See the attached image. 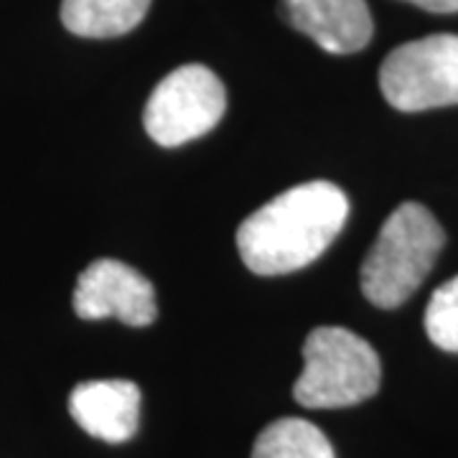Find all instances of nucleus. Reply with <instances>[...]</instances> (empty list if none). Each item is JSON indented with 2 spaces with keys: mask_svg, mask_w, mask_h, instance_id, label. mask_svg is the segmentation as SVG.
<instances>
[{
  "mask_svg": "<svg viewBox=\"0 0 458 458\" xmlns=\"http://www.w3.org/2000/svg\"><path fill=\"white\" fill-rule=\"evenodd\" d=\"M349 216L336 183L309 181L270 199L237 229L242 262L258 276H288L324 255Z\"/></svg>",
  "mask_w": 458,
  "mask_h": 458,
  "instance_id": "1",
  "label": "nucleus"
},
{
  "mask_svg": "<svg viewBox=\"0 0 458 458\" xmlns=\"http://www.w3.org/2000/svg\"><path fill=\"white\" fill-rule=\"evenodd\" d=\"M443 245L445 232L423 204H400L361 262V293L377 309L403 306L423 285Z\"/></svg>",
  "mask_w": 458,
  "mask_h": 458,
  "instance_id": "2",
  "label": "nucleus"
},
{
  "mask_svg": "<svg viewBox=\"0 0 458 458\" xmlns=\"http://www.w3.org/2000/svg\"><path fill=\"white\" fill-rule=\"evenodd\" d=\"M303 372L293 387L295 403L303 408H352L379 390V357L349 328H313L303 344Z\"/></svg>",
  "mask_w": 458,
  "mask_h": 458,
  "instance_id": "3",
  "label": "nucleus"
},
{
  "mask_svg": "<svg viewBox=\"0 0 458 458\" xmlns=\"http://www.w3.org/2000/svg\"><path fill=\"white\" fill-rule=\"evenodd\" d=\"M379 89L400 113L458 105V36L436 33L390 51L379 66Z\"/></svg>",
  "mask_w": 458,
  "mask_h": 458,
  "instance_id": "4",
  "label": "nucleus"
},
{
  "mask_svg": "<svg viewBox=\"0 0 458 458\" xmlns=\"http://www.w3.org/2000/svg\"><path fill=\"white\" fill-rule=\"evenodd\" d=\"M225 110L227 92L222 80L209 66L186 64L156 84L143 125L158 146L176 148L207 135L225 117Z\"/></svg>",
  "mask_w": 458,
  "mask_h": 458,
  "instance_id": "5",
  "label": "nucleus"
},
{
  "mask_svg": "<svg viewBox=\"0 0 458 458\" xmlns=\"http://www.w3.org/2000/svg\"><path fill=\"white\" fill-rule=\"evenodd\" d=\"M74 311L80 318H117L125 327L156 321V291L146 276L120 260L102 258L84 270L74 288Z\"/></svg>",
  "mask_w": 458,
  "mask_h": 458,
  "instance_id": "6",
  "label": "nucleus"
},
{
  "mask_svg": "<svg viewBox=\"0 0 458 458\" xmlns=\"http://www.w3.org/2000/svg\"><path fill=\"white\" fill-rule=\"evenodd\" d=\"M280 13L328 54H354L372 41L367 0H280Z\"/></svg>",
  "mask_w": 458,
  "mask_h": 458,
  "instance_id": "7",
  "label": "nucleus"
},
{
  "mask_svg": "<svg viewBox=\"0 0 458 458\" xmlns=\"http://www.w3.org/2000/svg\"><path fill=\"white\" fill-rule=\"evenodd\" d=\"M69 412L92 438L105 443L131 441L140 423V387L131 379L80 382L69 394Z\"/></svg>",
  "mask_w": 458,
  "mask_h": 458,
  "instance_id": "8",
  "label": "nucleus"
},
{
  "mask_svg": "<svg viewBox=\"0 0 458 458\" xmlns=\"http://www.w3.org/2000/svg\"><path fill=\"white\" fill-rule=\"evenodd\" d=\"M150 0H64L62 23L82 38H114L146 18Z\"/></svg>",
  "mask_w": 458,
  "mask_h": 458,
  "instance_id": "9",
  "label": "nucleus"
},
{
  "mask_svg": "<svg viewBox=\"0 0 458 458\" xmlns=\"http://www.w3.org/2000/svg\"><path fill=\"white\" fill-rule=\"evenodd\" d=\"M252 458H336L328 438L303 418H280L262 430Z\"/></svg>",
  "mask_w": 458,
  "mask_h": 458,
  "instance_id": "10",
  "label": "nucleus"
},
{
  "mask_svg": "<svg viewBox=\"0 0 458 458\" xmlns=\"http://www.w3.org/2000/svg\"><path fill=\"white\" fill-rule=\"evenodd\" d=\"M426 334L443 352L458 354V276L430 295L426 309Z\"/></svg>",
  "mask_w": 458,
  "mask_h": 458,
  "instance_id": "11",
  "label": "nucleus"
},
{
  "mask_svg": "<svg viewBox=\"0 0 458 458\" xmlns=\"http://www.w3.org/2000/svg\"><path fill=\"white\" fill-rule=\"evenodd\" d=\"M405 3H412L430 13H456L458 11V0H405Z\"/></svg>",
  "mask_w": 458,
  "mask_h": 458,
  "instance_id": "12",
  "label": "nucleus"
}]
</instances>
